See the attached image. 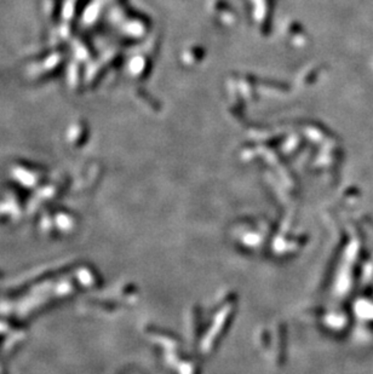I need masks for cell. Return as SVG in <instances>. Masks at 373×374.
I'll return each mask as SVG.
<instances>
[]
</instances>
